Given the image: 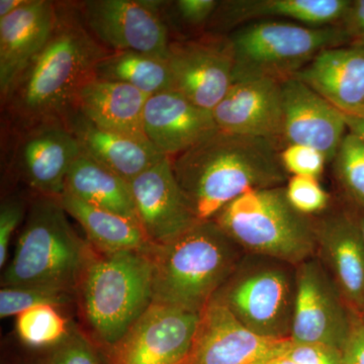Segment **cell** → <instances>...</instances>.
Masks as SVG:
<instances>
[{
    "mask_svg": "<svg viewBox=\"0 0 364 364\" xmlns=\"http://www.w3.org/2000/svg\"><path fill=\"white\" fill-rule=\"evenodd\" d=\"M109 52L83 23L77 4H57L50 39L2 104L21 129L64 121L83 86L95 78L98 62Z\"/></svg>",
    "mask_w": 364,
    "mask_h": 364,
    "instance_id": "1",
    "label": "cell"
},
{
    "mask_svg": "<svg viewBox=\"0 0 364 364\" xmlns=\"http://www.w3.org/2000/svg\"><path fill=\"white\" fill-rule=\"evenodd\" d=\"M282 149L267 139L218 130L171 158L172 168L198 221H210L252 189L279 188L287 173Z\"/></svg>",
    "mask_w": 364,
    "mask_h": 364,
    "instance_id": "2",
    "label": "cell"
},
{
    "mask_svg": "<svg viewBox=\"0 0 364 364\" xmlns=\"http://www.w3.org/2000/svg\"><path fill=\"white\" fill-rule=\"evenodd\" d=\"M236 244L210 220L168 244L154 245L153 301L202 313L233 272Z\"/></svg>",
    "mask_w": 364,
    "mask_h": 364,
    "instance_id": "3",
    "label": "cell"
},
{
    "mask_svg": "<svg viewBox=\"0 0 364 364\" xmlns=\"http://www.w3.org/2000/svg\"><path fill=\"white\" fill-rule=\"evenodd\" d=\"M69 224L58 198L38 195L28 210L2 287L55 286L74 289L92 256Z\"/></svg>",
    "mask_w": 364,
    "mask_h": 364,
    "instance_id": "4",
    "label": "cell"
},
{
    "mask_svg": "<svg viewBox=\"0 0 364 364\" xmlns=\"http://www.w3.org/2000/svg\"><path fill=\"white\" fill-rule=\"evenodd\" d=\"M153 275L150 251L102 254L86 267L80 280L83 311L102 353L153 303Z\"/></svg>",
    "mask_w": 364,
    "mask_h": 364,
    "instance_id": "5",
    "label": "cell"
},
{
    "mask_svg": "<svg viewBox=\"0 0 364 364\" xmlns=\"http://www.w3.org/2000/svg\"><path fill=\"white\" fill-rule=\"evenodd\" d=\"M214 220L242 247L287 262H303L317 247L316 223L291 207L280 186L244 193Z\"/></svg>",
    "mask_w": 364,
    "mask_h": 364,
    "instance_id": "6",
    "label": "cell"
},
{
    "mask_svg": "<svg viewBox=\"0 0 364 364\" xmlns=\"http://www.w3.org/2000/svg\"><path fill=\"white\" fill-rule=\"evenodd\" d=\"M235 81L293 78L326 49L349 46L342 26L315 28L291 21L262 20L241 26L229 36Z\"/></svg>",
    "mask_w": 364,
    "mask_h": 364,
    "instance_id": "7",
    "label": "cell"
},
{
    "mask_svg": "<svg viewBox=\"0 0 364 364\" xmlns=\"http://www.w3.org/2000/svg\"><path fill=\"white\" fill-rule=\"evenodd\" d=\"M200 314L153 301L114 346L105 364H186Z\"/></svg>",
    "mask_w": 364,
    "mask_h": 364,
    "instance_id": "8",
    "label": "cell"
},
{
    "mask_svg": "<svg viewBox=\"0 0 364 364\" xmlns=\"http://www.w3.org/2000/svg\"><path fill=\"white\" fill-rule=\"evenodd\" d=\"M166 60L173 90L205 111L214 112L233 85V50L225 36L170 41Z\"/></svg>",
    "mask_w": 364,
    "mask_h": 364,
    "instance_id": "9",
    "label": "cell"
},
{
    "mask_svg": "<svg viewBox=\"0 0 364 364\" xmlns=\"http://www.w3.org/2000/svg\"><path fill=\"white\" fill-rule=\"evenodd\" d=\"M79 14L91 35L112 52L135 51L166 58L169 32L144 0H87Z\"/></svg>",
    "mask_w": 364,
    "mask_h": 364,
    "instance_id": "10",
    "label": "cell"
},
{
    "mask_svg": "<svg viewBox=\"0 0 364 364\" xmlns=\"http://www.w3.org/2000/svg\"><path fill=\"white\" fill-rule=\"evenodd\" d=\"M291 342L251 331L215 296L200 313L186 364L267 363L286 353Z\"/></svg>",
    "mask_w": 364,
    "mask_h": 364,
    "instance_id": "11",
    "label": "cell"
},
{
    "mask_svg": "<svg viewBox=\"0 0 364 364\" xmlns=\"http://www.w3.org/2000/svg\"><path fill=\"white\" fill-rule=\"evenodd\" d=\"M339 289L315 263H303L296 274L291 338L343 350L352 320Z\"/></svg>",
    "mask_w": 364,
    "mask_h": 364,
    "instance_id": "12",
    "label": "cell"
},
{
    "mask_svg": "<svg viewBox=\"0 0 364 364\" xmlns=\"http://www.w3.org/2000/svg\"><path fill=\"white\" fill-rule=\"evenodd\" d=\"M136 214L153 245L176 240L200 223L164 156L130 182Z\"/></svg>",
    "mask_w": 364,
    "mask_h": 364,
    "instance_id": "13",
    "label": "cell"
},
{
    "mask_svg": "<svg viewBox=\"0 0 364 364\" xmlns=\"http://www.w3.org/2000/svg\"><path fill=\"white\" fill-rule=\"evenodd\" d=\"M286 273L264 269L245 275L217 296L251 331L270 338H291L294 304Z\"/></svg>",
    "mask_w": 364,
    "mask_h": 364,
    "instance_id": "14",
    "label": "cell"
},
{
    "mask_svg": "<svg viewBox=\"0 0 364 364\" xmlns=\"http://www.w3.org/2000/svg\"><path fill=\"white\" fill-rule=\"evenodd\" d=\"M16 151L21 176L40 196L61 198L72 164L81 154L75 136L63 121L23 129Z\"/></svg>",
    "mask_w": 364,
    "mask_h": 364,
    "instance_id": "15",
    "label": "cell"
},
{
    "mask_svg": "<svg viewBox=\"0 0 364 364\" xmlns=\"http://www.w3.org/2000/svg\"><path fill=\"white\" fill-rule=\"evenodd\" d=\"M213 116L219 130L284 142L282 82L261 78L235 81Z\"/></svg>",
    "mask_w": 364,
    "mask_h": 364,
    "instance_id": "16",
    "label": "cell"
},
{
    "mask_svg": "<svg viewBox=\"0 0 364 364\" xmlns=\"http://www.w3.org/2000/svg\"><path fill=\"white\" fill-rule=\"evenodd\" d=\"M284 142L320 151L333 161L347 127L342 112L296 78L282 82Z\"/></svg>",
    "mask_w": 364,
    "mask_h": 364,
    "instance_id": "17",
    "label": "cell"
},
{
    "mask_svg": "<svg viewBox=\"0 0 364 364\" xmlns=\"http://www.w3.org/2000/svg\"><path fill=\"white\" fill-rule=\"evenodd\" d=\"M144 129L153 147L167 157H176L219 130L213 112L200 109L176 91L148 98Z\"/></svg>",
    "mask_w": 364,
    "mask_h": 364,
    "instance_id": "18",
    "label": "cell"
},
{
    "mask_svg": "<svg viewBox=\"0 0 364 364\" xmlns=\"http://www.w3.org/2000/svg\"><path fill=\"white\" fill-rule=\"evenodd\" d=\"M57 4L28 0L0 18V95L6 100L26 66L47 44L56 23Z\"/></svg>",
    "mask_w": 364,
    "mask_h": 364,
    "instance_id": "19",
    "label": "cell"
},
{
    "mask_svg": "<svg viewBox=\"0 0 364 364\" xmlns=\"http://www.w3.org/2000/svg\"><path fill=\"white\" fill-rule=\"evenodd\" d=\"M350 0H232L220 2L210 21L213 35L248 21L287 18L299 25L341 26Z\"/></svg>",
    "mask_w": 364,
    "mask_h": 364,
    "instance_id": "20",
    "label": "cell"
},
{
    "mask_svg": "<svg viewBox=\"0 0 364 364\" xmlns=\"http://www.w3.org/2000/svg\"><path fill=\"white\" fill-rule=\"evenodd\" d=\"M294 78L344 114L364 111V50L349 46L326 49Z\"/></svg>",
    "mask_w": 364,
    "mask_h": 364,
    "instance_id": "21",
    "label": "cell"
},
{
    "mask_svg": "<svg viewBox=\"0 0 364 364\" xmlns=\"http://www.w3.org/2000/svg\"><path fill=\"white\" fill-rule=\"evenodd\" d=\"M316 232L342 298L363 314L364 239L358 221L346 214L333 215L317 223Z\"/></svg>",
    "mask_w": 364,
    "mask_h": 364,
    "instance_id": "22",
    "label": "cell"
},
{
    "mask_svg": "<svg viewBox=\"0 0 364 364\" xmlns=\"http://www.w3.org/2000/svg\"><path fill=\"white\" fill-rule=\"evenodd\" d=\"M63 122L82 153L129 183L164 157L150 143L100 128L78 112L72 111Z\"/></svg>",
    "mask_w": 364,
    "mask_h": 364,
    "instance_id": "23",
    "label": "cell"
},
{
    "mask_svg": "<svg viewBox=\"0 0 364 364\" xmlns=\"http://www.w3.org/2000/svg\"><path fill=\"white\" fill-rule=\"evenodd\" d=\"M149 97L133 86L95 78L79 92L73 111L105 130L150 143L144 129Z\"/></svg>",
    "mask_w": 364,
    "mask_h": 364,
    "instance_id": "24",
    "label": "cell"
},
{
    "mask_svg": "<svg viewBox=\"0 0 364 364\" xmlns=\"http://www.w3.org/2000/svg\"><path fill=\"white\" fill-rule=\"evenodd\" d=\"M60 200L67 215L80 224L91 245L102 254L149 252L154 247L143 228L127 218L90 205L67 191Z\"/></svg>",
    "mask_w": 364,
    "mask_h": 364,
    "instance_id": "25",
    "label": "cell"
},
{
    "mask_svg": "<svg viewBox=\"0 0 364 364\" xmlns=\"http://www.w3.org/2000/svg\"><path fill=\"white\" fill-rule=\"evenodd\" d=\"M65 191L141 226L130 183L85 153L81 152L72 164L66 177Z\"/></svg>",
    "mask_w": 364,
    "mask_h": 364,
    "instance_id": "26",
    "label": "cell"
},
{
    "mask_svg": "<svg viewBox=\"0 0 364 364\" xmlns=\"http://www.w3.org/2000/svg\"><path fill=\"white\" fill-rule=\"evenodd\" d=\"M95 79L133 86L148 97L173 90L166 58L146 53L109 52L98 62Z\"/></svg>",
    "mask_w": 364,
    "mask_h": 364,
    "instance_id": "27",
    "label": "cell"
},
{
    "mask_svg": "<svg viewBox=\"0 0 364 364\" xmlns=\"http://www.w3.org/2000/svg\"><path fill=\"white\" fill-rule=\"evenodd\" d=\"M16 333L23 343L33 348H52L67 335L68 328L57 306H33L16 316Z\"/></svg>",
    "mask_w": 364,
    "mask_h": 364,
    "instance_id": "28",
    "label": "cell"
},
{
    "mask_svg": "<svg viewBox=\"0 0 364 364\" xmlns=\"http://www.w3.org/2000/svg\"><path fill=\"white\" fill-rule=\"evenodd\" d=\"M335 176L347 196L364 208V142L348 133L333 159Z\"/></svg>",
    "mask_w": 364,
    "mask_h": 364,
    "instance_id": "29",
    "label": "cell"
},
{
    "mask_svg": "<svg viewBox=\"0 0 364 364\" xmlns=\"http://www.w3.org/2000/svg\"><path fill=\"white\" fill-rule=\"evenodd\" d=\"M73 289L55 286L2 287L0 291V317L20 315L33 306L67 305L70 303Z\"/></svg>",
    "mask_w": 364,
    "mask_h": 364,
    "instance_id": "30",
    "label": "cell"
},
{
    "mask_svg": "<svg viewBox=\"0 0 364 364\" xmlns=\"http://www.w3.org/2000/svg\"><path fill=\"white\" fill-rule=\"evenodd\" d=\"M287 200L294 210L309 215L322 212L329 203V195L318 183V178L294 176L286 188Z\"/></svg>",
    "mask_w": 364,
    "mask_h": 364,
    "instance_id": "31",
    "label": "cell"
},
{
    "mask_svg": "<svg viewBox=\"0 0 364 364\" xmlns=\"http://www.w3.org/2000/svg\"><path fill=\"white\" fill-rule=\"evenodd\" d=\"M49 351L51 364H105L97 345L75 330Z\"/></svg>",
    "mask_w": 364,
    "mask_h": 364,
    "instance_id": "32",
    "label": "cell"
},
{
    "mask_svg": "<svg viewBox=\"0 0 364 364\" xmlns=\"http://www.w3.org/2000/svg\"><path fill=\"white\" fill-rule=\"evenodd\" d=\"M280 159L287 172L293 176L318 178L327 162L320 151L304 145H287L280 151Z\"/></svg>",
    "mask_w": 364,
    "mask_h": 364,
    "instance_id": "33",
    "label": "cell"
},
{
    "mask_svg": "<svg viewBox=\"0 0 364 364\" xmlns=\"http://www.w3.org/2000/svg\"><path fill=\"white\" fill-rule=\"evenodd\" d=\"M220 1L215 0H178L168 2V16L162 18L163 21L176 18L182 25L189 28H200L210 23Z\"/></svg>",
    "mask_w": 364,
    "mask_h": 364,
    "instance_id": "34",
    "label": "cell"
},
{
    "mask_svg": "<svg viewBox=\"0 0 364 364\" xmlns=\"http://www.w3.org/2000/svg\"><path fill=\"white\" fill-rule=\"evenodd\" d=\"M25 215V205L21 200L9 198L0 208V267L6 264L11 237Z\"/></svg>",
    "mask_w": 364,
    "mask_h": 364,
    "instance_id": "35",
    "label": "cell"
},
{
    "mask_svg": "<svg viewBox=\"0 0 364 364\" xmlns=\"http://www.w3.org/2000/svg\"><path fill=\"white\" fill-rule=\"evenodd\" d=\"M284 354L296 364H342V350L327 345L293 341Z\"/></svg>",
    "mask_w": 364,
    "mask_h": 364,
    "instance_id": "36",
    "label": "cell"
},
{
    "mask_svg": "<svg viewBox=\"0 0 364 364\" xmlns=\"http://www.w3.org/2000/svg\"><path fill=\"white\" fill-rule=\"evenodd\" d=\"M342 364H364V318H353L351 331L342 350Z\"/></svg>",
    "mask_w": 364,
    "mask_h": 364,
    "instance_id": "37",
    "label": "cell"
},
{
    "mask_svg": "<svg viewBox=\"0 0 364 364\" xmlns=\"http://www.w3.org/2000/svg\"><path fill=\"white\" fill-rule=\"evenodd\" d=\"M347 130L360 138L364 142V111L344 114Z\"/></svg>",
    "mask_w": 364,
    "mask_h": 364,
    "instance_id": "38",
    "label": "cell"
},
{
    "mask_svg": "<svg viewBox=\"0 0 364 364\" xmlns=\"http://www.w3.org/2000/svg\"><path fill=\"white\" fill-rule=\"evenodd\" d=\"M28 0H1L0 1V18H6L9 14L25 6Z\"/></svg>",
    "mask_w": 364,
    "mask_h": 364,
    "instance_id": "39",
    "label": "cell"
},
{
    "mask_svg": "<svg viewBox=\"0 0 364 364\" xmlns=\"http://www.w3.org/2000/svg\"><path fill=\"white\" fill-rule=\"evenodd\" d=\"M349 47L358 48L364 50V26L359 32L356 33L353 37H351Z\"/></svg>",
    "mask_w": 364,
    "mask_h": 364,
    "instance_id": "40",
    "label": "cell"
},
{
    "mask_svg": "<svg viewBox=\"0 0 364 364\" xmlns=\"http://www.w3.org/2000/svg\"><path fill=\"white\" fill-rule=\"evenodd\" d=\"M23 364H51V358H50V351L45 352V354L35 356V358L28 359Z\"/></svg>",
    "mask_w": 364,
    "mask_h": 364,
    "instance_id": "41",
    "label": "cell"
},
{
    "mask_svg": "<svg viewBox=\"0 0 364 364\" xmlns=\"http://www.w3.org/2000/svg\"><path fill=\"white\" fill-rule=\"evenodd\" d=\"M272 363V364H296L293 359L289 358L286 354H282L279 358L273 359Z\"/></svg>",
    "mask_w": 364,
    "mask_h": 364,
    "instance_id": "42",
    "label": "cell"
},
{
    "mask_svg": "<svg viewBox=\"0 0 364 364\" xmlns=\"http://www.w3.org/2000/svg\"><path fill=\"white\" fill-rule=\"evenodd\" d=\"M358 223L359 229H360L361 234H363V237L364 239V213L363 215L359 217L358 220H356Z\"/></svg>",
    "mask_w": 364,
    "mask_h": 364,
    "instance_id": "43",
    "label": "cell"
},
{
    "mask_svg": "<svg viewBox=\"0 0 364 364\" xmlns=\"http://www.w3.org/2000/svg\"><path fill=\"white\" fill-rule=\"evenodd\" d=\"M263 364H272V361H269V363H263Z\"/></svg>",
    "mask_w": 364,
    "mask_h": 364,
    "instance_id": "44",
    "label": "cell"
},
{
    "mask_svg": "<svg viewBox=\"0 0 364 364\" xmlns=\"http://www.w3.org/2000/svg\"><path fill=\"white\" fill-rule=\"evenodd\" d=\"M363 318H364V311H363Z\"/></svg>",
    "mask_w": 364,
    "mask_h": 364,
    "instance_id": "45",
    "label": "cell"
}]
</instances>
